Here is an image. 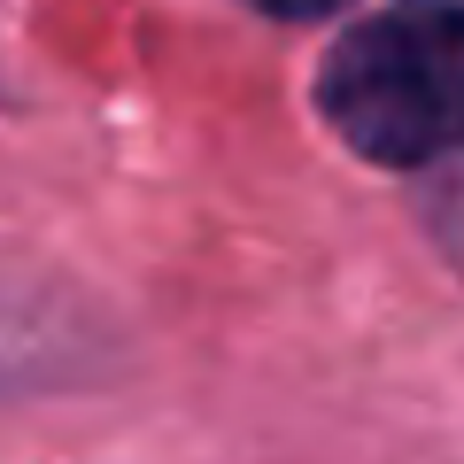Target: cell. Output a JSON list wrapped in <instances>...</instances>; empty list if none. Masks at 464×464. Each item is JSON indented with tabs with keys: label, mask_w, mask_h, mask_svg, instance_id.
Here are the masks:
<instances>
[{
	"label": "cell",
	"mask_w": 464,
	"mask_h": 464,
	"mask_svg": "<svg viewBox=\"0 0 464 464\" xmlns=\"http://www.w3.org/2000/svg\"><path fill=\"white\" fill-rule=\"evenodd\" d=\"M356 163L433 170L464 155V0H387L325 47L310 85Z\"/></svg>",
	"instance_id": "obj_1"
},
{
	"label": "cell",
	"mask_w": 464,
	"mask_h": 464,
	"mask_svg": "<svg viewBox=\"0 0 464 464\" xmlns=\"http://www.w3.org/2000/svg\"><path fill=\"white\" fill-rule=\"evenodd\" d=\"M109 372V325L85 317V302H63L54 286L0 279V402L85 387Z\"/></svg>",
	"instance_id": "obj_2"
},
{
	"label": "cell",
	"mask_w": 464,
	"mask_h": 464,
	"mask_svg": "<svg viewBox=\"0 0 464 464\" xmlns=\"http://www.w3.org/2000/svg\"><path fill=\"white\" fill-rule=\"evenodd\" d=\"M426 232H433V248H441V264L464 279V163H449L426 186Z\"/></svg>",
	"instance_id": "obj_3"
},
{
	"label": "cell",
	"mask_w": 464,
	"mask_h": 464,
	"mask_svg": "<svg viewBox=\"0 0 464 464\" xmlns=\"http://www.w3.org/2000/svg\"><path fill=\"white\" fill-rule=\"evenodd\" d=\"M256 16H279V24H310V16H333L341 0H248Z\"/></svg>",
	"instance_id": "obj_4"
}]
</instances>
